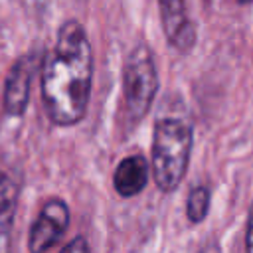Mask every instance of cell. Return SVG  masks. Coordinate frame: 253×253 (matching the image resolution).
<instances>
[{"mask_svg": "<svg viewBox=\"0 0 253 253\" xmlns=\"http://www.w3.org/2000/svg\"><path fill=\"white\" fill-rule=\"evenodd\" d=\"M69 225V210L65 202L53 198L49 200L43 208L42 213L38 215L36 223L30 227V237H28V249L30 253H43L51 245L59 241V237L65 233Z\"/></svg>", "mask_w": 253, "mask_h": 253, "instance_id": "obj_4", "label": "cell"}, {"mask_svg": "<svg viewBox=\"0 0 253 253\" xmlns=\"http://www.w3.org/2000/svg\"><path fill=\"white\" fill-rule=\"evenodd\" d=\"M210 202H211V194L206 186H194L188 194V202H186V213L188 219L192 223H200L210 210Z\"/></svg>", "mask_w": 253, "mask_h": 253, "instance_id": "obj_9", "label": "cell"}, {"mask_svg": "<svg viewBox=\"0 0 253 253\" xmlns=\"http://www.w3.org/2000/svg\"><path fill=\"white\" fill-rule=\"evenodd\" d=\"M38 53H26L22 55L10 69L8 77H6V85H4V113L12 115V117H20L26 107H28V99H30V85H32V77L34 71L38 67Z\"/></svg>", "mask_w": 253, "mask_h": 253, "instance_id": "obj_5", "label": "cell"}, {"mask_svg": "<svg viewBox=\"0 0 253 253\" xmlns=\"http://www.w3.org/2000/svg\"><path fill=\"white\" fill-rule=\"evenodd\" d=\"M239 4H247V2H251V0H237Z\"/></svg>", "mask_w": 253, "mask_h": 253, "instance_id": "obj_13", "label": "cell"}, {"mask_svg": "<svg viewBox=\"0 0 253 253\" xmlns=\"http://www.w3.org/2000/svg\"><path fill=\"white\" fill-rule=\"evenodd\" d=\"M91 79L93 51L89 38L77 20H67L57 30L42 73L43 107L51 123L71 126L85 117Z\"/></svg>", "mask_w": 253, "mask_h": 253, "instance_id": "obj_1", "label": "cell"}, {"mask_svg": "<svg viewBox=\"0 0 253 253\" xmlns=\"http://www.w3.org/2000/svg\"><path fill=\"white\" fill-rule=\"evenodd\" d=\"M146 180H148V162L142 154H132L123 158L115 168V176H113L115 190L123 198H132L140 194L146 186Z\"/></svg>", "mask_w": 253, "mask_h": 253, "instance_id": "obj_7", "label": "cell"}, {"mask_svg": "<svg viewBox=\"0 0 253 253\" xmlns=\"http://www.w3.org/2000/svg\"><path fill=\"white\" fill-rule=\"evenodd\" d=\"M16 200H18V188L16 182L0 170V241L8 235L14 213H16Z\"/></svg>", "mask_w": 253, "mask_h": 253, "instance_id": "obj_8", "label": "cell"}, {"mask_svg": "<svg viewBox=\"0 0 253 253\" xmlns=\"http://www.w3.org/2000/svg\"><path fill=\"white\" fill-rule=\"evenodd\" d=\"M61 253H89V245H87V241L83 237H75L63 247Z\"/></svg>", "mask_w": 253, "mask_h": 253, "instance_id": "obj_10", "label": "cell"}, {"mask_svg": "<svg viewBox=\"0 0 253 253\" xmlns=\"http://www.w3.org/2000/svg\"><path fill=\"white\" fill-rule=\"evenodd\" d=\"M158 6H160L162 30L168 42L180 51L190 49L194 45L196 32L186 14V2L184 0H158Z\"/></svg>", "mask_w": 253, "mask_h": 253, "instance_id": "obj_6", "label": "cell"}, {"mask_svg": "<svg viewBox=\"0 0 253 253\" xmlns=\"http://www.w3.org/2000/svg\"><path fill=\"white\" fill-rule=\"evenodd\" d=\"M28 4L32 6V10H43L47 0H28Z\"/></svg>", "mask_w": 253, "mask_h": 253, "instance_id": "obj_12", "label": "cell"}, {"mask_svg": "<svg viewBox=\"0 0 253 253\" xmlns=\"http://www.w3.org/2000/svg\"><path fill=\"white\" fill-rule=\"evenodd\" d=\"M245 249L247 253H253V204L249 208L247 215V227H245Z\"/></svg>", "mask_w": 253, "mask_h": 253, "instance_id": "obj_11", "label": "cell"}, {"mask_svg": "<svg viewBox=\"0 0 253 253\" xmlns=\"http://www.w3.org/2000/svg\"><path fill=\"white\" fill-rule=\"evenodd\" d=\"M158 89V73L152 59V51L138 43L134 49L126 55L125 69H123V95H125V107L130 121H140L156 95Z\"/></svg>", "mask_w": 253, "mask_h": 253, "instance_id": "obj_3", "label": "cell"}, {"mask_svg": "<svg viewBox=\"0 0 253 253\" xmlns=\"http://www.w3.org/2000/svg\"><path fill=\"white\" fill-rule=\"evenodd\" d=\"M192 125L184 119L166 117L154 125L152 174L162 192H174L186 176L192 152Z\"/></svg>", "mask_w": 253, "mask_h": 253, "instance_id": "obj_2", "label": "cell"}]
</instances>
